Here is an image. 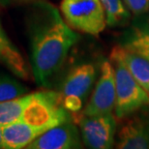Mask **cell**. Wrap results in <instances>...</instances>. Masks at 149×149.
<instances>
[{"label":"cell","instance_id":"cell-7","mask_svg":"<svg viewBox=\"0 0 149 149\" xmlns=\"http://www.w3.org/2000/svg\"><path fill=\"white\" fill-rule=\"evenodd\" d=\"M115 97L114 68L111 61H104L93 94L83 111H79V114L95 116L112 113L115 105Z\"/></svg>","mask_w":149,"mask_h":149},{"label":"cell","instance_id":"cell-16","mask_svg":"<svg viewBox=\"0 0 149 149\" xmlns=\"http://www.w3.org/2000/svg\"><path fill=\"white\" fill-rule=\"evenodd\" d=\"M26 90L27 89L24 86L16 80L9 77L0 79V102L22 96Z\"/></svg>","mask_w":149,"mask_h":149},{"label":"cell","instance_id":"cell-14","mask_svg":"<svg viewBox=\"0 0 149 149\" xmlns=\"http://www.w3.org/2000/svg\"><path fill=\"white\" fill-rule=\"evenodd\" d=\"M100 2L106 13L107 24L109 26L121 24L130 17L122 0H100Z\"/></svg>","mask_w":149,"mask_h":149},{"label":"cell","instance_id":"cell-9","mask_svg":"<svg viewBox=\"0 0 149 149\" xmlns=\"http://www.w3.org/2000/svg\"><path fill=\"white\" fill-rule=\"evenodd\" d=\"M118 132L116 147L119 149L149 148V115H130Z\"/></svg>","mask_w":149,"mask_h":149},{"label":"cell","instance_id":"cell-18","mask_svg":"<svg viewBox=\"0 0 149 149\" xmlns=\"http://www.w3.org/2000/svg\"><path fill=\"white\" fill-rule=\"evenodd\" d=\"M39 0H0V6H8L12 5H19V4H26V3H32Z\"/></svg>","mask_w":149,"mask_h":149},{"label":"cell","instance_id":"cell-19","mask_svg":"<svg viewBox=\"0 0 149 149\" xmlns=\"http://www.w3.org/2000/svg\"><path fill=\"white\" fill-rule=\"evenodd\" d=\"M0 148H2V127L0 126Z\"/></svg>","mask_w":149,"mask_h":149},{"label":"cell","instance_id":"cell-6","mask_svg":"<svg viewBox=\"0 0 149 149\" xmlns=\"http://www.w3.org/2000/svg\"><path fill=\"white\" fill-rule=\"evenodd\" d=\"M73 115L74 122L79 124L81 141L92 149H109L114 145L116 117L112 113L95 116Z\"/></svg>","mask_w":149,"mask_h":149},{"label":"cell","instance_id":"cell-17","mask_svg":"<svg viewBox=\"0 0 149 149\" xmlns=\"http://www.w3.org/2000/svg\"><path fill=\"white\" fill-rule=\"evenodd\" d=\"M123 2L136 16L146 13L149 10V0H123Z\"/></svg>","mask_w":149,"mask_h":149},{"label":"cell","instance_id":"cell-4","mask_svg":"<svg viewBox=\"0 0 149 149\" xmlns=\"http://www.w3.org/2000/svg\"><path fill=\"white\" fill-rule=\"evenodd\" d=\"M60 10L74 30L98 36L106 28V13L100 0H62Z\"/></svg>","mask_w":149,"mask_h":149},{"label":"cell","instance_id":"cell-15","mask_svg":"<svg viewBox=\"0 0 149 149\" xmlns=\"http://www.w3.org/2000/svg\"><path fill=\"white\" fill-rule=\"evenodd\" d=\"M123 47L149 60V26L136 29Z\"/></svg>","mask_w":149,"mask_h":149},{"label":"cell","instance_id":"cell-10","mask_svg":"<svg viewBox=\"0 0 149 149\" xmlns=\"http://www.w3.org/2000/svg\"><path fill=\"white\" fill-rule=\"evenodd\" d=\"M109 59L122 62L136 82L149 94V60L119 45L112 49Z\"/></svg>","mask_w":149,"mask_h":149},{"label":"cell","instance_id":"cell-12","mask_svg":"<svg viewBox=\"0 0 149 149\" xmlns=\"http://www.w3.org/2000/svg\"><path fill=\"white\" fill-rule=\"evenodd\" d=\"M41 134L22 121L2 127V148L22 149L34 141Z\"/></svg>","mask_w":149,"mask_h":149},{"label":"cell","instance_id":"cell-1","mask_svg":"<svg viewBox=\"0 0 149 149\" xmlns=\"http://www.w3.org/2000/svg\"><path fill=\"white\" fill-rule=\"evenodd\" d=\"M41 6V15L32 24L30 59L37 84L47 86L79 36L63 20L57 9L47 3Z\"/></svg>","mask_w":149,"mask_h":149},{"label":"cell","instance_id":"cell-8","mask_svg":"<svg viewBox=\"0 0 149 149\" xmlns=\"http://www.w3.org/2000/svg\"><path fill=\"white\" fill-rule=\"evenodd\" d=\"M79 130L74 122L68 121L46 131L30 142L27 149H72L81 148Z\"/></svg>","mask_w":149,"mask_h":149},{"label":"cell","instance_id":"cell-2","mask_svg":"<svg viewBox=\"0 0 149 149\" xmlns=\"http://www.w3.org/2000/svg\"><path fill=\"white\" fill-rule=\"evenodd\" d=\"M72 120V113L63 107L60 93L54 91L31 93L19 118L40 134Z\"/></svg>","mask_w":149,"mask_h":149},{"label":"cell","instance_id":"cell-11","mask_svg":"<svg viewBox=\"0 0 149 149\" xmlns=\"http://www.w3.org/2000/svg\"><path fill=\"white\" fill-rule=\"evenodd\" d=\"M0 62L15 76L22 79L29 77L28 68L19 49L10 41L0 24Z\"/></svg>","mask_w":149,"mask_h":149},{"label":"cell","instance_id":"cell-3","mask_svg":"<svg viewBox=\"0 0 149 149\" xmlns=\"http://www.w3.org/2000/svg\"><path fill=\"white\" fill-rule=\"evenodd\" d=\"M114 68L115 105L114 116L117 120L128 117L149 107V94L136 82L132 74L117 59H111Z\"/></svg>","mask_w":149,"mask_h":149},{"label":"cell","instance_id":"cell-5","mask_svg":"<svg viewBox=\"0 0 149 149\" xmlns=\"http://www.w3.org/2000/svg\"><path fill=\"white\" fill-rule=\"evenodd\" d=\"M96 79V68L86 63L77 65L65 77L61 88V99L63 107L72 114L79 113Z\"/></svg>","mask_w":149,"mask_h":149},{"label":"cell","instance_id":"cell-13","mask_svg":"<svg viewBox=\"0 0 149 149\" xmlns=\"http://www.w3.org/2000/svg\"><path fill=\"white\" fill-rule=\"evenodd\" d=\"M30 94L0 102V126L4 127L19 121Z\"/></svg>","mask_w":149,"mask_h":149}]
</instances>
